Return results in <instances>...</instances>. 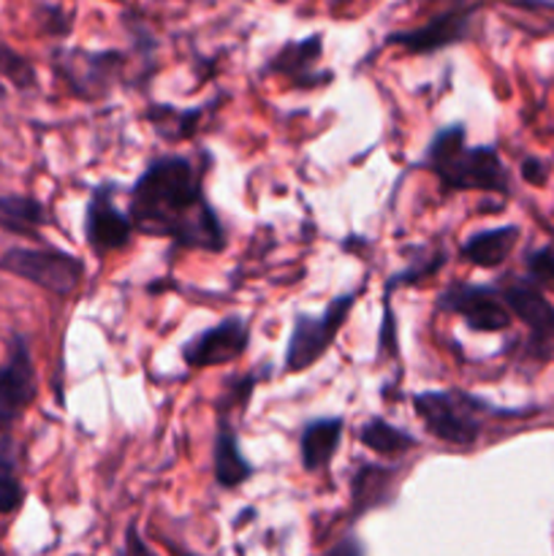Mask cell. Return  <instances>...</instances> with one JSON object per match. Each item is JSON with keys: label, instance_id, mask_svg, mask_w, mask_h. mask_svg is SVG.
Listing matches in <instances>:
<instances>
[{"label": "cell", "instance_id": "26", "mask_svg": "<svg viewBox=\"0 0 554 556\" xmlns=\"http://www.w3.org/2000/svg\"><path fill=\"white\" fill-rule=\"evenodd\" d=\"M519 174L527 185H532V188H543V185L549 182L552 166H549L546 161H541V157H525L519 166Z\"/></svg>", "mask_w": 554, "mask_h": 556}, {"label": "cell", "instance_id": "6", "mask_svg": "<svg viewBox=\"0 0 554 556\" xmlns=\"http://www.w3.org/2000/svg\"><path fill=\"white\" fill-rule=\"evenodd\" d=\"M123 52H81V49H58L54 71L68 85L76 98L98 101L109 96L123 71Z\"/></svg>", "mask_w": 554, "mask_h": 556}, {"label": "cell", "instance_id": "15", "mask_svg": "<svg viewBox=\"0 0 554 556\" xmlns=\"http://www.w3.org/2000/svg\"><path fill=\"white\" fill-rule=\"evenodd\" d=\"M342 429H345V418H313L304 424L302 438H299V454H302V467L307 472H318L335 459L337 448H340Z\"/></svg>", "mask_w": 554, "mask_h": 556}, {"label": "cell", "instance_id": "2", "mask_svg": "<svg viewBox=\"0 0 554 556\" xmlns=\"http://www.w3.org/2000/svg\"><path fill=\"white\" fill-rule=\"evenodd\" d=\"M467 130L449 125L429 141L427 168L445 190H483V193H511V174L498 147H467Z\"/></svg>", "mask_w": 554, "mask_h": 556}, {"label": "cell", "instance_id": "11", "mask_svg": "<svg viewBox=\"0 0 554 556\" xmlns=\"http://www.w3.org/2000/svg\"><path fill=\"white\" fill-rule=\"evenodd\" d=\"M503 299L514 318L530 331L532 351L541 358L554 356V304L541 293L538 282L532 280H514L503 288Z\"/></svg>", "mask_w": 554, "mask_h": 556}, {"label": "cell", "instance_id": "24", "mask_svg": "<svg viewBox=\"0 0 554 556\" xmlns=\"http://www.w3.org/2000/svg\"><path fill=\"white\" fill-rule=\"evenodd\" d=\"M25 503V489L14 472H0V514H14Z\"/></svg>", "mask_w": 554, "mask_h": 556}, {"label": "cell", "instance_id": "22", "mask_svg": "<svg viewBox=\"0 0 554 556\" xmlns=\"http://www.w3.org/2000/svg\"><path fill=\"white\" fill-rule=\"evenodd\" d=\"M259 383V378L255 375H244V378H231L226 383V389H223V396L217 400V416H226L228 410H244L250 402V394H253V386Z\"/></svg>", "mask_w": 554, "mask_h": 556}, {"label": "cell", "instance_id": "25", "mask_svg": "<svg viewBox=\"0 0 554 556\" xmlns=\"http://www.w3.org/2000/svg\"><path fill=\"white\" fill-rule=\"evenodd\" d=\"M41 27L49 36H68L71 33V14H65L60 5H43L41 9Z\"/></svg>", "mask_w": 554, "mask_h": 556}, {"label": "cell", "instance_id": "31", "mask_svg": "<svg viewBox=\"0 0 554 556\" xmlns=\"http://www.w3.org/2000/svg\"><path fill=\"white\" fill-rule=\"evenodd\" d=\"M277 3H286V0H277Z\"/></svg>", "mask_w": 554, "mask_h": 556}, {"label": "cell", "instance_id": "19", "mask_svg": "<svg viewBox=\"0 0 554 556\" xmlns=\"http://www.w3.org/2000/svg\"><path fill=\"white\" fill-rule=\"evenodd\" d=\"M358 440H362L369 451H375V454L380 456L405 454V451L416 448L418 445V440L413 438V434L402 432L400 427L389 424L386 418H369L362 427V432H358Z\"/></svg>", "mask_w": 554, "mask_h": 556}, {"label": "cell", "instance_id": "16", "mask_svg": "<svg viewBox=\"0 0 554 556\" xmlns=\"http://www.w3.org/2000/svg\"><path fill=\"white\" fill-rule=\"evenodd\" d=\"M400 478V467L362 465L351 478V505L353 516L369 514L394 497V483Z\"/></svg>", "mask_w": 554, "mask_h": 556}, {"label": "cell", "instance_id": "30", "mask_svg": "<svg viewBox=\"0 0 554 556\" xmlns=\"http://www.w3.org/2000/svg\"><path fill=\"white\" fill-rule=\"evenodd\" d=\"M0 96H3V85H0Z\"/></svg>", "mask_w": 554, "mask_h": 556}, {"label": "cell", "instance_id": "5", "mask_svg": "<svg viewBox=\"0 0 554 556\" xmlns=\"http://www.w3.org/2000/svg\"><path fill=\"white\" fill-rule=\"evenodd\" d=\"M0 269L54 296H71L85 277V264L65 250L11 248L0 255Z\"/></svg>", "mask_w": 554, "mask_h": 556}, {"label": "cell", "instance_id": "1", "mask_svg": "<svg viewBox=\"0 0 554 556\" xmlns=\"http://www.w3.org/2000/svg\"><path fill=\"white\" fill-rule=\"evenodd\" d=\"M210 155H163L141 172L130 188L128 215L136 231L172 239L174 248L221 253L226 231L204 193Z\"/></svg>", "mask_w": 554, "mask_h": 556}, {"label": "cell", "instance_id": "14", "mask_svg": "<svg viewBox=\"0 0 554 556\" xmlns=\"http://www.w3.org/2000/svg\"><path fill=\"white\" fill-rule=\"evenodd\" d=\"M212 472H215V483L223 489L242 486L255 472L239 448L237 429L226 418H221V424H217L215 443H212Z\"/></svg>", "mask_w": 554, "mask_h": 556}, {"label": "cell", "instance_id": "7", "mask_svg": "<svg viewBox=\"0 0 554 556\" xmlns=\"http://www.w3.org/2000/svg\"><path fill=\"white\" fill-rule=\"evenodd\" d=\"M438 307L459 315V318H465L467 329L483 331V334H500L514 324V313L505 304L503 293L492 286L454 282L440 293Z\"/></svg>", "mask_w": 554, "mask_h": 556}, {"label": "cell", "instance_id": "17", "mask_svg": "<svg viewBox=\"0 0 554 556\" xmlns=\"http://www.w3.org/2000/svg\"><path fill=\"white\" fill-rule=\"evenodd\" d=\"M519 237V226H500L478 231L462 244V258L470 261L478 269H494V266H500L514 253Z\"/></svg>", "mask_w": 554, "mask_h": 556}, {"label": "cell", "instance_id": "18", "mask_svg": "<svg viewBox=\"0 0 554 556\" xmlns=\"http://www.w3.org/2000/svg\"><path fill=\"white\" fill-rule=\"evenodd\" d=\"M47 223V206L33 195H0V228L3 231L36 239Z\"/></svg>", "mask_w": 554, "mask_h": 556}, {"label": "cell", "instance_id": "10", "mask_svg": "<svg viewBox=\"0 0 554 556\" xmlns=\"http://www.w3.org/2000/svg\"><path fill=\"white\" fill-rule=\"evenodd\" d=\"M134 231L136 228L128 212H119L114 204L112 185H98L87 201L85 212V239L92 253L106 255L128 248Z\"/></svg>", "mask_w": 554, "mask_h": 556}, {"label": "cell", "instance_id": "9", "mask_svg": "<svg viewBox=\"0 0 554 556\" xmlns=\"http://www.w3.org/2000/svg\"><path fill=\"white\" fill-rule=\"evenodd\" d=\"M250 342V326L237 315H228L221 324L210 326V329L199 331L193 340L182 345V362L193 369L204 367H223L231 364L248 351Z\"/></svg>", "mask_w": 554, "mask_h": 556}, {"label": "cell", "instance_id": "20", "mask_svg": "<svg viewBox=\"0 0 554 556\" xmlns=\"http://www.w3.org/2000/svg\"><path fill=\"white\" fill-rule=\"evenodd\" d=\"M201 109H174V106H150L147 109V119L152 128L168 141L190 139L199 128Z\"/></svg>", "mask_w": 554, "mask_h": 556}, {"label": "cell", "instance_id": "4", "mask_svg": "<svg viewBox=\"0 0 554 556\" xmlns=\"http://www.w3.org/2000/svg\"><path fill=\"white\" fill-rule=\"evenodd\" d=\"M353 304H356V293H342V296L331 299L320 315H297L286 348L288 372H304L326 356V351L335 345L337 334L345 326Z\"/></svg>", "mask_w": 554, "mask_h": 556}, {"label": "cell", "instance_id": "29", "mask_svg": "<svg viewBox=\"0 0 554 556\" xmlns=\"http://www.w3.org/2000/svg\"><path fill=\"white\" fill-rule=\"evenodd\" d=\"M521 5H541V9H552L554 11V0H519Z\"/></svg>", "mask_w": 554, "mask_h": 556}, {"label": "cell", "instance_id": "8", "mask_svg": "<svg viewBox=\"0 0 554 556\" xmlns=\"http://www.w3.org/2000/svg\"><path fill=\"white\" fill-rule=\"evenodd\" d=\"M36 394L38 386L30 348L25 337L14 334L9 340V356L0 364V432L20 421Z\"/></svg>", "mask_w": 554, "mask_h": 556}, {"label": "cell", "instance_id": "3", "mask_svg": "<svg viewBox=\"0 0 554 556\" xmlns=\"http://www.w3.org/2000/svg\"><path fill=\"white\" fill-rule=\"evenodd\" d=\"M413 410L424 421L427 432L438 438L440 443L473 448L478 434H481V418L492 413V407L478 396L451 389L421 391V394L413 396Z\"/></svg>", "mask_w": 554, "mask_h": 556}, {"label": "cell", "instance_id": "28", "mask_svg": "<svg viewBox=\"0 0 554 556\" xmlns=\"http://www.w3.org/2000/svg\"><path fill=\"white\" fill-rule=\"evenodd\" d=\"M128 548H125V552H141V554H147L150 552V548L144 546V543H139V538H136V530L134 527H130V532H128Z\"/></svg>", "mask_w": 554, "mask_h": 556}, {"label": "cell", "instance_id": "12", "mask_svg": "<svg viewBox=\"0 0 554 556\" xmlns=\"http://www.w3.org/2000/svg\"><path fill=\"white\" fill-rule=\"evenodd\" d=\"M473 11L476 9L440 11L438 16H432L429 22H424L421 27L391 33V36L386 38V43H389V47L407 49L411 54L440 52V49L462 43L467 36H470Z\"/></svg>", "mask_w": 554, "mask_h": 556}, {"label": "cell", "instance_id": "27", "mask_svg": "<svg viewBox=\"0 0 554 556\" xmlns=\"http://www.w3.org/2000/svg\"><path fill=\"white\" fill-rule=\"evenodd\" d=\"M383 326H380V348H389L391 353H396V320H394V313H391V304L389 299H386L383 304Z\"/></svg>", "mask_w": 554, "mask_h": 556}, {"label": "cell", "instance_id": "21", "mask_svg": "<svg viewBox=\"0 0 554 556\" xmlns=\"http://www.w3.org/2000/svg\"><path fill=\"white\" fill-rule=\"evenodd\" d=\"M0 74L16 87V90H33L38 85L36 68L27 58H22L16 49H11L9 43L0 38Z\"/></svg>", "mask_w": 554, "mask_h": 556}, {"label": "cell", "instance_id": "13", "mask_svg": "<svg viewBox=\"0 0 554 556\" xmlns=\"http://www.w3.org/2000/svg\"><path fill=\"white\" fill-rule=\"evenodd\" d=\"M320 54H324V36L313 33V36L302 38V41H288L280 52L272 54L269 63H266V71L277 76H286V79H291L302 90L329 85L331 76H335L331 71H324V74L313 71Z\"/></svg>", "mask_w": 554, "mask_h": 556}, {"label": "cell", "instance_id": "23", "mask_svg": "<svg viewBox=\"0 0 554 556\" xmlns=\"http://www.w3.org/2000/svg\"><path fill=\"white\" fill-rule=\"evenodd\" d=\"M527 275L538 286H552L554 282V248H538L525 258Z\"/></svg>", "mask_w": 554, "mask_h": 556}]
</instances>
